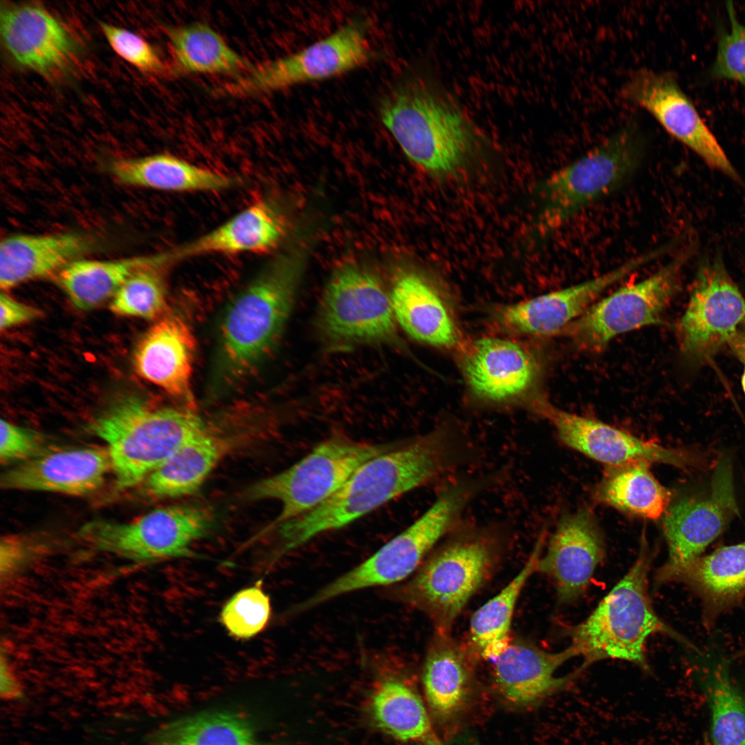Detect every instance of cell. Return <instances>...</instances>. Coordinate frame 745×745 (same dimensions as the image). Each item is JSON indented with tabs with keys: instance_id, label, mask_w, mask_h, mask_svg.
<instances>
[{
	"instance_id": "cell-1",
	"label": "cell",
	"mask_w": 745,
	"mask_h": 745,
	"mask_svg": "<svg viewBox=\"0 0 745 745\" xmlns=\"http://www.w3.org/2000/svg\"><path fill=\"white\" fill-rule=\"evenodd\" d=\"M468 453L462 436L441 428L368 460L322 503L273 528L281 551L349 525L455 467Z\"/></svg>"
},
{
	"instance_id": "cell-2",
	"label": "cell",
	"mask_w": 745,
	"mask_h": 745,
	"mask_svg": "<svg viewBox=\"0 0 745 745\" xmlns=\"http://www.w3.org/2000/svg\"><path fill=\"white\" fill-rule=\"evenodd\" d=\"M381 120L406 156L439 180L459 178L481 157L486 140L434 81L413 76L381 100Z\"/></svg>"
},
{
	"instance_id": "cell-3",
	"label": "cell",
	"mask_w": 745,
	"mask_h": 745,
	"mask_svg": "<svg viewBox=\"0 0 745 745\" xmlns=\"http://www.w3.org/2000/svg\"><path fill=\"white\" fill-rule=\"evenodd\" d=\"M303 268V253H282L232 301L220 326L216 370L219 385L240 381L270 353L290 314Z\"/></svg>"
},
{
	"instance_id": "cell-4",
	"label": "cell",
	"mask_w": 745,
	"mask_h": 745,
	"mask_svg": "<svg viewBox=\"0 0 745 745\" xmlns=\"http://www.w3.org/2000/svg\"><path fill=\"white\" fill-rule=\"evenodd\" d=\"M206 428L189 407L119 399L90 425L107 445L119 489L143 483L184 442Z\"/></svg>"
},
{
	"instance_id": "cell-5",
	"label": "cell",
	"mask_w": 745,
	"mask_h": 745,
	"mask_svg": "<svg viewBox=\"0 0 745 745\" xmlns=\"http://www.w3.org/2000/svg\"><path fill=\"white\" fill-rule=\"evenodd\" d=\"M651 555L646 542L624 577L583 622L569 630L572 644L584 657L585 669L592 663L615 659L632 662L646 671L649 667L646 644L650 635L665 633L695 648L687 639L658 617L652 605L648 576Z\"/></svg>"
},
{
	"instance_id": "cell-6",
	"label": "cell",
	"mask_w": 745,
	"mask_h": 745,
	"mask_svg": "<svg viewBox=\"0 0 745 745\" xmlns=\"http://www.w3.org/2000/svg\"><path fill=\"white\" fill-rule=\"evenodd\" d=\"M487 488L481 477H464L445 486L431 506L413 524L373 555L299 604L306 610L357 590L401 581L458 524L469 504Z\"/></svg>"
},
{
	"instance_id": "cell-7",
	"label": "cell",
	"mask_w": 745,
	"mask_h": 745,
	"mask_svg": "<svg viewBox=\"0 0 745 745\" xmlns=\"http://www.w3.org/2000/svg\"><path fill=\"white\" fill-rule=\"evenodd\" d=\"M645 148L643 134L630 123L553 172L539 186L542 226L557 228L619 187L640 165Z\"/></svg>"
},
{
	"instance_id": "cell-8",
	"label": "cell",
	"mask_w": 745,
	"mask_h": 745,
	"mask_svg": "<svg viewBox=\"0 0 745 745\" xmlns=\"http://www.w3.org/2000/svg\"><path fill=\"white\" fill-rule=\"evenodd\" d=\"M493 528L464 530L420 567L403 599L446 630L484 581L499 546Z\"/></svg>"
},
{
	"instance_id": "cell-9",
	"label": "cell",
	"mask_w": 745,
	"mask_h": 745,
	"mask_svg": "<svg viewBox=\"0 0 745 745\" xmlns=\"http://www.w3.org/2000/svg\"><path fill=\"white\" fill-rule=\"evenodd\" d=\"M399 444H370L341 436L321 441L289 468L251 485L252 500H274L281 510L270 527L298 517L336 492L361 464Z\"/></svg>"
},
{
	"instance_id": "cell-10",
	"label": "cell",
	"mask_w": 745,
	"mask_h": 745,
	"mask_svg": "<svg viewBox=\"0 0 745 745\" xmlns=\"http://www.w3.org/2000/svg\"><path fill=\"white\" fill-rule=\"evenodd\" d=\"M212 523L210 510L199 505L159 508L126 522L95 519L77 535L95 550L144 562L188 557L194 542Z\"/></svg>"
},
{
	"instance_id": "cell-11",
	"label": "cell",
	"mask_w": 745,
	"mask_h": 745,
	"mask_svg": "<svg viewBox=\"0 0 745 745\" xmlns=\"http://www.w3.org/2000/svg\"><path fill=\"white\" fill-rule=\"evenodd\" d=\"M395 316L390 297L367 268L348 264L338 268L326 285L317 328L330 348L392 341Z\"/></svg>"
},
{
	"instance_id": "cell-12",
	"label": "cell",
	"mask_w": 745,
	"mask_h": 745,
	"mask_svg": "<svg viewBox=\"0 0 745 745\" xmlns=\"http://www.w3.org/2000/svg\"><path fill=\"white\" fill-rule=\"evenodd\" d=\"M372 57L366 23L355 18L301 50L252 67L221 90L235 96L277 91L343 75Z\"/></svg>"
},
{
	"instance_id": "cell-13",
	"label": "cell",
	"mask_w": 745,
	"mask_h": 745,
	"mask_svg": "<svg viewBox=\"0 0 745 745\" xmlns=\"http://www.w3.org/2000/svg\"><path fill=\"white\" fill-rule=\"evenodd\" d=\"M691 254L685 249L650 276L597 301L562 332L578 346L597 350L619 335L659 323Z\"/></svg>"
},
{
	"instance_id": "cell-14",
	"label": "cell",
	"mask_w": 745,
	"mask_h": 745,
	"mask_svg": "<svg viewBox=\"0 0 745 745\" xmlns=\"http://www.w3.org/2000/svg\"><path fill=\"white\" fill-rule=\"evenodd\" d=\"M745 323V299L718 257L702 264L678 324L680 344L702 359L729 344Z\"/></svg>"
},
{
	"instance_id": "cell-15",
	"label": "cell",
	"mask_w": 745,
	"mask_h": 745,
	"mask_svg": "<svg viewBox=\"0 0 745 745\" xmlns=\"http://www.w3.org/2000/svg\"><path fill=\"white\" fill-rule=\"evenodd\" d=\"M622 95L648 112L670 135L710 167L740 182L739 175L716 137L672 74L639 69L625 82Z\"/></svg>"
},
{
	"instance_id": "cell-16",
	"label": "cell",
	"mask_w": 745,
	"mask_h": 745,
	"mask_svg": "<svg viewBox=\"0 0 745 745\" xmlns=\"http://www.w3.org/2000/svg\"><path fill=\"white\" fill-rule=\"evenodd\" d=\"M739 513L730 459L722 457L705 493L682 497L669 505L663 520L670 565L701 555Z\"/></svg>"
},
{
	"instance_id": "cell-17",
	"label": "cell",
	"mask_w": 745,
	"mask_h": 745,
	"mask_svg": "<svg viewBox=\"0 0 745 745\" xmlns=\"http://www.w3.org/2000/svg\"><path fill=\"white\" fill-rule=\"evenodd\" d=\"M537 413L549 419L568 446L610 467L637 462L670 464L680 468L697 465L688 451L641 439L602 421L573 414L542 401Z\"/></svg>"
},
{
	"instance_id": "cell-18",
	"label": "cell",
	"mask_w": 745,
	"mask_h": 745,
	"mask_svg": "<svg viewBox=\"0 0 745 745\" xmlns=\"http://www.w3.org/2000/svg\"><path fill=\"white\" fill-rule=\"evenodd\" d=\"M1 35L17 66L46 77L66 72L77 54V42L68 30L37 5L2 6Z\"/></svg>"
},
{
	"instance_id": "cell-19",
	"label": "cell",
	"mask_w": 745,
	"mask_h": 745,
	"mask_svg": "<svg viewBox=\"0 0 745 745\" xmlns=\"http://www.w3.org/2000/svg\"><path fill=\"white\" fill-rule=\"evenodd\" d=\"M646 251L588 281L502 307L498 319L519 332L549 335L562 332L611 286L654 261Z\"/></svg>"
},
{
	"instance_id": "cell-20",
	"label": "cell",
	"mask_w": 745,
	"mask_h": 745,
	"mask_svg": "<svg viewBox=\"0 0 745 745\" xmlns=\"http://www.w3.org/2000/svg\"><path fill=\"white\" fill-rule=\"evenodd\" d=\"M111 469L107 448L44 452L5 471L1 486L6 490L83 496L98 490Z\"/></svg>"
},
{
	"instance_id": "cell-21",
	"label": "cell",
	"mask_w": 745,
	"mask_h": 745,
	"mask_svg": "<svg viewBox=\"0 0 745 745\" xmlns=\"http://www.w3.org/2000/svg\"><path fill=\"white\" fill-rule=\"evenodd\" d=\"M604 546L594 519L587 511L562 518L541 554L537 571L554 582L559 602L569 604L586 590L602 562Z\"/></svg>"
},
{
	"instance_id": "cell-22",
	"label": "cell",
	"mask_w": 745,
	"mask_h": 745,
	"mask_svg": "<svg viewBox=\"0 0 745 745\" xmlns=\"http://www.w3.org/2000/svg\"><path fill=\"white\" fill-rule=\"evenodd\" d=\"M195 341L177 315L159 318L139 339L133 366L139 377L179 400H191Z\"/></svg>"
},
{
	"instance_id": "cell-23",
	"label": "cell",
	"mask_w": 745,
	"mask_h": 745,
	"mask_svg": "<svg viewBox=\"0 0 745 745\" xmlns=\"http://www.w3.org/2000/svg\"><path fill=\"white\" fill-rule=\"evenodd\" d=\"M579 655L571 645L559 652H548L535 646L512 642L494 660L493 675L502 695L517 705H533L566 688L584 671L579 667L563 677L555 671L564 663Z\"/></svg>"
},
{
	"instance_id": "cell-24",
	"label": "cell",
	"mask_w": 745,
	"mask_h": 745,
	"mask_svg": "<svg viewBox=\"0 0 745 745\" xmlns=\"http://www.w3.org/2000/svg\"><path fill=\"white\" fill-rule=\"evenodd\" d=\"M657 582L687 585L701 599L706 624L739 604L745 596V541L722 546L687 562L664 564Z\"/></svg>"
},
{
	"instance_id": "cell-25",
	"label": "cell",
	"mask_w": 745,
	"mask_h": 745,
	"mask_svg": "<svg viewBox=\"0 0 745 745\" xmlns=\"http://www.w3.org/2000/svg\"><path fill=\"white\" fill-rule=\"evenodd\" d=\"M285 232L282 215L270 200L261 199L208 232L163 254L172 264L206 255L266 252L279 245Z\"/></svg>"
},
{
	"instance_id": "cell-26",
	"label": "cell",
	"mask_w": 745,
	"mask_h": 745,
	"mask_svg": "<svg viewBox=\"0 0 745 745\" xmlns=\"http://www.w3.org/2000/svg\"><path fill=\"white\" fill-rule=\"evenodd\" d=\"M468 383L478 397L501 402L520 397L534 384L537 365L520 344L506 339L476 341L464 361Z\"/></svg>"
},
{
	"instance_id": "cell-27",
	"label": "cell",
	"mask_w": 745,
	"mask_h": 745,
	"mask_svg": "<svg viewBox=\"0 0 745 745\" xmlns=\"http://www.w3.org/2000/svg\"><path fill=\"white\" fill-rule=\"evenodd\" d=\"M91 237L79 232L17 234L0 246V286L9 290L23 283L54 275L95 247Z\"/></svg>"
},
{
	"instance_id": "cell-28",
	"label": "cell",
	"mask_w": 745,
	"mask_h": 745,
	"mask_svg": "<svg viewBox=\"0 0 745 745\" xmlns=\"http://www.w3.org/2000/svg\"><path fill=\"white\" fill-rule=\"evenodd\" d=\"M395 318L415 339L440 348L459 342L457 326L437 284L418 270L397 277L390 295Z\"/></svg>"
},
{
	"instance_id": "cell-29",
	"label": "cell",
	"mask_w": 745,
	"mask_h": 745,
	"mask_svg": "<svg viewBox=\"0 0 745 745\" xmlns=\"http://www.w3.org/2000/svg\"><path fill=\"white\" fill-rule=\"evenodd\" d=\"M107 170L121 185L162 191H221L239 183L234 177L167 153L116 158L109 161Z\"/></svg>"
},
{
	"instance_id": "cell-30",
	"label": "cell",
	"mask_w": 745,
	"mask_h": 745,
	"mask_svg": "<svg viewBox=\"0 0 745 745\" xmlns=\"http://www.w3.org/2000/svg\"><path fill=\"white\" fill-rule=\"evenodd\" d=\"M228 444L206 427L177 449L144 481L146 493L158 499L179 498L197 491L224 457Z\"/></svg>"
},
{
	"instance_id": "cell-31",
	"label": "cell",
	"mask_w": 745,
	"mask_h": 745,
	"mask_svg": "<svg viewBox=\"0 0 745 745\" xmlns=\"http://www.w3.org/2000/svg\"><path fill=\"white\" fill-rule=\"evenodd\" d=\"M146 745H272L259 736L252 720L233 710H209L167 722Z\"/></svg>"
},
{
	"instance_id": "cell-32",
	"label": "cell",
	"mask_w": 745,
	"mask_h": 745,
	"mask_svg": "<svg viewBox=\"0 0 745 745\" xmlns=\"http://www.w3.org/2000/svg\"><path fill=\"white\" fill-rule=\"evenodd\" d=\"M166 36L174 74H237L252 67L206 23L168 28Z\"/></svg>"
},
{
	"instance_id": "cell-33",
	"label": "cell",
	"mask_w": 745,
	"mask_h": 745,
	"mask_svg": "<svg viewBox=\"0 0 745 745\" xmlns=\"http://www.w3.org/2000/svg\"><path fill=\"white\" fill-rule=\"evenodd\" d=\"M157 254L114 260H74L54 276L77 309L95 308L114 297L135 272L152 263Z\"/></svg>"
},
{
	"instance_id": "cell-34",
	"label": "cell",
	"mask_w": 745,
	"mask_h": 745,
	"mask_svg": "<svg viewBox=\"0 0 745 745\" xmlns=\"http://www.w3.org/2000/svg\"><path fill=\"white\" fill-rule=\"evenodd\" d=\"M544 541L542 535L517 575L471 617L470 639L476 650L485 659L494 661L512 642L510 631L517 601L528 579L537 571Z\"/></svg>"
},
{
	"instance_id": "cell-35",
	"label": "cell",
	"mask_w": 745,
	"mask_h": 745,
	"mask_svg": "<svg viewBox=\"0 0 745 745\" xmlns=\"http://www.w3.org/2000/svg\"><path fill=\"white\" fill-rule=\"evenodd\" d=\"M650 465L637 462L611 467L599 486L597 497L623 512L659 518L670 505L671 493L655 479Z\"/></svg>"
},
{
	"instance_id": "cell-36",
	"label": "cell",
	"mask_w": 745,
	"mask_h": 745,
	"mask_svg": "<svg viewBox=\"0 0 745 745\" xmlns=\"http://www.w3.org/2000/svg\"><path fill=\"white\" fill-rule=\"evenodd\" d=\"M371 711L378 726L397 739L443 745L420 698L399 680L380 684L372 694Z\"/></svg>"
},
{
	"instance_id": "cell-37",
	"label": "cell",
	"mask_w": 745,
	"mask_h": 745,
	"mask_svg": "<svg viewBox=\"0 0 745 745\" xmlns=\"http://www.w3.org/2000/svg\"><path fill=\"white\" fill-rule=\"evenodd\" d=\"M468 673L461 650L442 639L428 652L423 684L428 703L438 716L446 717L458 710L466 696Z\"/></svg>"
},
{
	"instance_id": "cell-38",
	"label": "cell",
	"mask_w": 745,
	"mask_h": 745,
	"mask_svg": "<svg viewBox=\"0 0 745 745\" xmlns=\"http://www.w3.org/2000/svg\"><path fill=\"white\" fill-rule=\"evenodd\" d=\"M704 690L711 712L713 745H745V691L724 664L707 673Z\"/></svg>"
},
{
	"instance_id": "cell-39",
	"label": "cell",
	"mask_w": 745,
	"mask_h": 745,
	"mask_svg": "<svg viewBox=\"0 0 745 745\" xmlns=\"http://www.w3.org/2000/svg\"><path fill=\"white\" fill-rule=\"evenodd\" d=\"M161 252L155 261L135 272L112 298L109 308L121 316L146 319L161 317L166 306L165 271L170 266Z\"/></svg>"
},
{
	"instance_id": "cell-40",
	"label": "cell",
	"mask_w": 745,
	"mask_h": 745,
	"mask_svg": "<svg viewBox=\"0 0 745 745\" xmlns=\"http://www.w3.org/2000/svg\"><path fill=\"white\" fill-rule=\"evenodd\" d=\"M270 615V597L258 583L234 594L223 606L220 619L232 636L245 639L261 633Z\"/></svg>"
},
{
	"instance_id": "cell-41",
	"label": "cell",
	"mask_w": 745,
	"mask_h": 745,
	"mask_svg": "<svg viewBox=\"0 0 745 745\" xmlns=\"http://www.w3.org/2000/svg\"><path fill=\"white\" fill-rule=\"evenodd\" d=\"M726 11L731 28L718 39L713 74L720 78L735 80L745 86V23L740 22L731 1Z\"/></svg>"
},
{
	"instance_id": "cell-42",
	"label": "cell",
	"mask_w": 745,
	"mask_h": 745,
	"mask_svg": "<svg viewBox=\"0 0 745 745\" xmlns=\"http://www.w3.org/2000/svg\"><path fill=\"white\" fill-rule=\"evenodd\" d=\"M101 28L115 52L141 71L162 74L167 66L155 48L143 38L128 30L102 23Z\"/></svg>"
},
{
	"instance_id": "cell-43",
	"label": "cell",
	"mask_w": 745,
	"mask_h": 745,
	"mask_svg": "<svg viewBox=\"0 0 745 745\" xmlns=\"http://www.w3.org/2000/svg\"><path fill=\"white\" fill-rule=\"evenodd\" d=\"M46 439L40 433L1 419L0 459L18 464L45 451Z\"/></svg>"
},
{
	"instance_id": "cell-44",
	"label": "cell",
	"mask_w": 745,
	"mask_h": 745,
	"mask_svg": "<svg viewBox=\"0 0 745 745\" xmlns=\"http://www.w3.org/2000/svg\"><path fill=\"white\" fill-rule=\"evenodd\" d=\"M21 537L8 535L1 541V576L11 575L26 563L30 555V547Z\"/></svg>"
},
{
	"instance_id": "cell-45",
	"label": "cell",
	"mask_w": 745,
	"mask_h": 745,
	"mask_svg": "<svg viewBox=\"0 0 745 745\" xmlns=\"http://www.w3.org/2000/svg\"><path fill=\"white\" fill-rule=\"evenodd\" d=\"M41 315L37 308L21 303L6 293L0 295V328L1 330L31 321Z\"/></svg>"
},
{
	"instance_id": "cell-46",
	"label": "cell",
	"mask_w": 745,
	"mask_h": 745,
	"mask_svg": "<svg viewBox=\"0 0 745 745\" xmlns=\"http://www.w3.org/2000/svg\"><path fill=\"white\" fill-rule=\"evenodd\" d=\"M1 695L6 700H16L22 696L21 687L3 654L1 657Z\"/></svg>"
},
{
	"instance_id": "cell-47",
	"label": "cell",
	"mask_w": 745,
	"mask_h": 745,
	"mask_svg": "<svg viewBox=\"0 0 745 745\" xmlns=\"http://www.w3.org/2000/svg\"><path fill=\"white\" fill-rule=\"evenodd\" d=\"M729 345L744 365L742 377V386L745 394V332L739 331L731 341Z\"/></svg>"
},
{
	"instance_id": "cell-48",
	"label": "cell",
	"mask_w": 745,
	"mask_h": 745,
	"mask_svg": "<svg viewBox=\"0 0 745 745\" xmlns=\"http://www.w3.org/2000/svg\"><path fill=\"white\" fill-rule=\"evenodd\" d=\"M745 655V648H744V649H743V650H742L741 651L740 654H739V655Z\"/></svg>"
}]
</instances>
